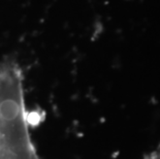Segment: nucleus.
Instances as JSON below:
<instances>
[{
	"instance_id": "nucleus-1",
	"label": "nucleus",
	"mask_w": 160,
	"mask_h": 159,
	"mask_svg": "<svg viewBox=\"0 0 160 159\" xmlns=\"http://www.w3.org/2000/svg\"><path fill=\"white\" fill-rule=\"evenodd\" d=\"M0 159H39L29 132L25 93L0 87Z\"/></svg>"
}]
</instances>
